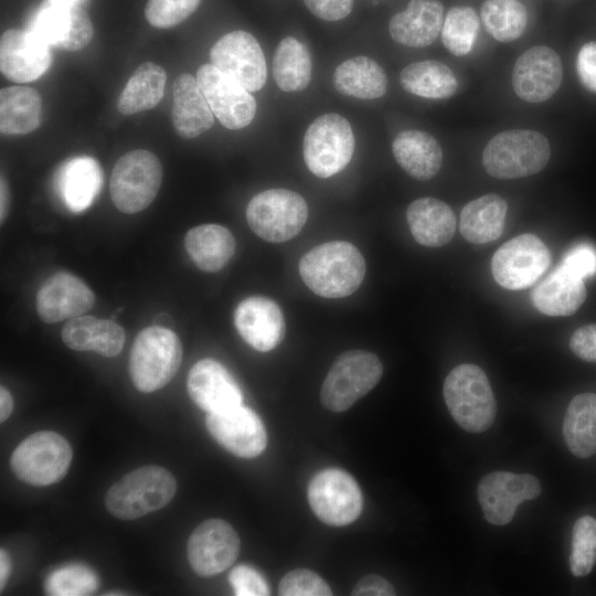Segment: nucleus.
<instances>
[{
    "instance_id": "obj_33",
    "label": "nucleus",
    "mask_w": 596,
    "mask_h": 596,
    "mask_svg": "<svg viewBox=\"0 0 596 596\" xmlns=\"http://www.w3.org/2000/svg\"><path fill=\"white\" fill-rule=\"evenodd\" d=\"M40 94L28 86H9L0 91V131L3 135H25L41 123Z\"/></svg>"
},
{
    "instance_id": "obj_5",
    "label": "nucleus",
    "mask_w": 596,
    "mask_h": 596,
    "mask_svg": "<svg viewBox=\"0 0 596 596\" xmlns=\"http://www.w3.org/2000/svg\"><path fill=\"white\" fill-rule=\"evenodd\" d=\"M182 345L170 329L151 326L141 330L130 351L129 373L141 392H153L166 386L179 370Z\"/></svg>"
},
{
    "instance_id": "obj_48",
    "label": "nucleus",
    "mask_w": 596,
    "mask_h": 596,
    "mask_svg": "<svg viewBox=\"0 0 596 596\" xmlns=\"http://www.w3.org/2000/svg\"><path fill=\"white\" fill-rule=\"evenodd\" d=\"M576 71L582 85L596 93V41L585 43L578 51Z\"/></svg>"
},
{
    "instance_id": "obj_28",
    "label": "nucleus",
    "mask_w": 596,
    "mask_h": 596,
    "mask_svg": "<svg viewBox=\"0 0 596 596\" xmlns=\"http://www.w3.org/2000/svg\"><path fill=\"white\" fill-rule=\"evenodd\" d=\"M392 152L400 167L419 181L433 179L443 162L440 145L430 134L422 130L408 129L397 134Z\"/></svg>"
},
{
    "instance_id": "obj_43",
    "label": "nucleus",
    "mask_w": 596,
    "mask_h": 596,
    "mask_svg": "<svg viewBox=\"0 0 596 596\" xmlns=\"http://www.w3.org/2000/svg\"><path fill=\"white\" fill-rule=\"evenodd\" d=\"M281 596H330L329 585L315 572L297 568L288 572L279 583Z\"/></svg>"
},
{
    "instance_id": "obj_9",
    "label": "nucleus",
    "mask_w": 596,
    "mask_h": 596,
    "mask_svg": "<svg viewBox=\"0 0 596 596\" xmlns=\"http://www.w3.org/2000/svg\"><path fill=\"white\" fill-rule=\"evenodd\" d=\"M308 206L297 192L269 189L253 196L246 207V220L260 238L283 243L296 236L307 222Z\"/></svg>"
},
{
    "instance_id": "obj_16",
    "label": "nucleus",
    "mask_w": 596,
    "mask_h": 596,
    "mask_svg": "<svg viewBox=\"0 0 596 596\" xmlns=\"http://www.w3.org/2000/svg\"><path fill=\"white\" fill-rule=\"evenodd\" d=\"M241 542L231 524L221 519H210L199 524L188 541V560L201 576L224 572L236 560Z\"/></svg>"
},
{
    "instance_id": "obj_41",
    "label": "nucleus",
    "mask_w": 596,
    "mask_h": 596,
    "mask_svg": "<svg viewBox=\"0 0 596 596\" xmlns=\"http://www.w3.org/2000/svg\"><path fill=\"white\" fill-rule=\"evenodd\" d=\"M596 563V519L590 515L579 518L572 533L570 568L574 576H585Z\"/></svg>"
},
{
    "instance_id": "obj_8",
    "label": "nucleus",
    "mask_w": 596,
    "mask_h": 596,
    "mask_svg": "<svg viewBox=\"0 0 596 596\" xmlns=\"http://www.w3.org/2000/svg\"><path fill=\"white\" fill-rule=\"evenodd\" d=\"M162 181V167L158 157L143 149L120 157L110 177V196L115 206L127 214L148 207Z\"/></svg>"
},
{
    "instance_id": "obj_23",
    "label": "nucleus",
    "mask_w": 596,
    "mask_h": 596,
    "mask_svg": "<svg viewBox=\"0 0 596 596\" xmlns=\"http://www.w3.org/2000/svg\"><path fill=\"white\" fill-rule=\"evenodd\" d=\"M188 393L193 403L207 413L225 411L242 405L240 385L219 361H198L188 375Z\"/></svg>"
},
{
    "instance_id": "obj_10",
    "label": "nucleus",
    "mask_w": 596,
    "mask_h": 596,
    "mask_svg": "<svg viewBox=\"0 0 596 596\" xmlns=\"http://www.w3.org/2000/svg\"><path fill=\"white\" fill-rule=\"evenodd\" d=\"M73 450L68 441L54 432L28 436L13 450L11 468L15 476L32 486H49L68 471Z\"/></svg>"
},
{
    "instance_id": "obj_6",
    "label": "nucleus",
    "mask_w": 596,
    "mask_h": 596,
    "mask_svg": "<svg viewBox=\"0 0 596 596\" xmlns=\"http://www.w3.org/2000/svg\"><path fill=\"white\" fill-rule=\"evenodd\" d=\"M383 364L371 352L347 351L331 365L321 387V403L332 412H344L381 380Z\"/></svg>"
},
{
    "instance_id": "obj_42",
    "label": "nucleus",
    "mask_w": 596,
    "mask_h": 596,
    "mask_svg": "<svg viewBox=\"0 0 596 596\" xmlns=\"http://www.w3.org/2000/svg\"><path fill=\"white\" fill-rule=\"evenodd\" d=\"M201 0H148L145 15L156 28H171L189 18Z\"/></svg>"
},
{
    "instance_id": "obj_25",
    "label": "nucleus",
    "mask_w": 596,
    "mask_h": 596,
    "mask_svg": "<svg viewBox=\"0 0 596 596\" xmlns=\"http://www.w3.org/2000/svg\"><path fill=\"white\" fill-rule=\"evenodd\" d=\"M55 185L65 206L82 212L92 205L103 185L100 166L91 157L73 158L58 169Z\"/></svg>"
},
{
    "instance_id": "obj_40",
    "label": "nucleus",
    "mask_w": 596,
    "mask_h": 596,
    "mask_svg": "<svg viewBox=\"0 0 596 596\" xmlns=\"http://www.w3.org/2000/svg\"><path fill=\"white\" fill-rule=\"evenodd\" d=\"M98 584V576L87 565L67 564L46 577L44 588L52 596H84L92 595Z\"/></svg>"
},
{
    "instance_id": "obj_49",
    "label": "nucleus",
    "mask_w": 596,
    "mask_h": 596,
    "mask_svg": "<svg viewBox=\"0 0 596 596\" xmlns=\"http://www.w3.org/2000/svg\"><path fill=\"white\" fill-rule=\"evenodd\" d=\"M570 348L579 359L596 363V323L577 328L570 339Z\"/></svg>"
},
{
    "instance_id": "obj_18",
    "label": "nucleus",
    "mask_w": 596,
    "mask_h": 596,
    "mask_svg": "<svg viewBox=\"0 0 596 596\" xmlns=\"http://www.w3.org/2000/svg\"><path fill=\"white\" fill-rule=\"evenodd\" d=\"M206 427L223 448L241 458H254L267 445L263 422L253 409L243 405L209 413Z\"/></svg>"
},
{
    "instance_id": "obj_7",
    "label": "nucleus",
    "mask_w": 596,
    "mask_h": 596,
    "mask_svg": "<svg viewBox=\"0 0 596 596\" xmlns=\"http://www.w3.org/2000/svg\"><path fill=\"white\" fill-rule=\"evenodd\" d=\"M354 146L350 123L339 114H323L310 124L305 134L304 160L310 172L327 179L348 166Z\"/></svg>"
},
{
    "instance_id": "obj_2",
    "label": "nucleus",
    "mask_w": 596,
    "mask_h": 596,
    "mask_svg": "<svg viewBox=\"0 0 596 596\" xmlns=\"http://www.w3.org/2000/svg\"><path fill=\"white\" fill-rule=\"evenodd\" d=\"M444 398L455 422L470 433H482L494 422L497 403L490 382L476 364L465 363L447 375Z\"/></svg>"
},
{
    "instance_id": "obj_50",
    "label": "nucleus",
    "mask_w": 596,
    "mask_h": 596,
    "mask_svg": "<svg viewBox=\"0 0 596 596\" xmlns=\"http://www.w3.org/2000/svg\"><path fill=\"white\" fill-rule=\"evenodd\" d=\"M312 14L324 21H339L348 17L353 0H304Z\"/></svg>"
},
{
    "instance_id": "obj_55",
    "label": "nucleus",
    "mask_w": 596,
    "mask_h": 596,
    "mask_svg": "<svg viewBox=\"0 0 596 596\" xmlns=\"http://www.w3.org/2000/svg\"><path fill=\"white\" fill-rule=\"evenodd\" d=\"M50 2H53V3H58V4H77L79 6V2L82 0H49Z\"/></svg>"
},
{
    "instance_id": "obj_11",
    "label": "nucleus",
    "mask_w": 596,
    "mask_h": 596,
    "mask_svg": "<svg viewBox=\"0 0 596 596\" xmlns=\"http://www.w3.org/2000/svg\"><path fill=\"white\" fill-rule=\"evenodd\" d=\"M308 501L318 519L331 526L352 523L363 505L362 492L354 478L337 468L321 470L310 480Z\"/></svg>"
},
{
    "instance_id": "obj_45",
    "label": "nucleus",
    "mask_w": 596,
    "mask_h": 596,
    "mask_svg": "<svg viewBox=\"0 0 596 596\" xmlns=\"http://www.w3.org/2000/svg\"><path fill=\"white\" fill-rule=\"evenodd\" d=\"M228 582L236 596H266L270 594L265 578L253 567L238 565L234 567Z\"/></svg>"
},
{
    "instance_id": "obj_30",
    "label": "nucleus",
    "mask_w": 596,
    "mask_h": 596,
    "mask_svg": "<svg viewBox=\"0 0 596 596\" xmlns=\"http://www.w3.org/2000/svg\"><path fill=\"white\" fill-rule=\"evenodd\" d=\"M184 247L198 268L221 270L235 252V240L228 228L219 224H203L188 231Z\"/></svg>"
},
{
    "instance_id": "obj_52",
    "label": "nucleus",
    "mask_w": 596,
    "mask_h": 596,
    "mask_svg": "<svg viewBox=\"0 0 596 596\" xmlns=\"http://www.w3.org/2000/svg\"><path fill=\"white\" fill-rule=\"evenodd\" d=\"M13 400L10 392L4 387H0V421L4 422L12 413Z\"/></svg>"
},
{
    "instance_id": "obj_24",
    "label": "nucleus",
    "mask_w": 596,
    "mask_h": 596,
    "mask_svg": "<svg viewBox=\"0 0 596 596\" xmlns=\"http://www.w3.org/2000/svg\"><path fill=\"white\" fill-rule=\"evenodd\" d=\"M444 6L438 0H411L404 11L389 22L392 39L408 47H425L436 41L444 23Z\"/></svg>"
},
{
    "instance_id": "obj_1",
    "label": "nucleus",
    "mask_w": 596,
    "mask_h": 596,
    "mask_svg": "<svg viewBox=\"0 0 596 596\" xmlns=\"http://www.w3.org/2000/svg\"><path fill=\"white\" fill-rule=\"evenodd\" d=\"M365 260L351 243L333 241L307 252L299 262V274L307 287L324 298L353 294L365 276Z\"/></svg>"
},
{
    "instance_id": "obj_17",
    "label": "nucleus",
    "mask_w": 596,
    "mask_h": 596,
    "mask_svg": "<svg viewBox=\"0 0 596 596\" xmlns=\"http://www.w3.org/2000/svg\"><path fill=\"white\" fill-rule=\"evenodd\" d=\"M563 66L551 47L538 45L523 52L514 63L512 87L519 98L529 103L550 99L560 88Z\"/></svg>"
},
{
    "instance_id": "obj_19",
    "label": "nucleus",
    "mask_w": 596,
    "mask_h": 596,
    "mask_svg": "<svg viewBox=\"0 0 596 596\" xmlns=\"http://www.w3.org/2000/svg\"><path fill=\"white\" fill-rule=\"evenodd\" d=\"M30 30L49 45L66 51L84 49L94 34L92 21L81 6L50 1L33 15Z\"/></svg>"
},
{
    "instance_id": "obj_12",
    "label": "nucleus",
    "mask_w": 596,
    "mask_h": 596,
    "mask_svg": "<svg viewBox=\"0 0 596 596\" xmlns=\"http://www.w3.org/2000/svg\"><path fill=\"white\" fill-rule=\"evenodd\" d=\"M550 263L551 254L546 245L536 235L522 234L497 249L491 270L500 286L520 290L533 285Z\"/></svg>"
},
{
    "instance_id": "obj_27",
    "label": "nucleus",
    "mask_w": 596,
    "mask_h": 596,
    "mask_svg": "<svg viewBox=\"0 0 596 596\" xmlns=\"http://www.w3.org/2000/svg\"><path fill=\"white\" fill-rule=\"evenodd\" d=\"M406 220L415 241L427 247H440L449 243L457 226L451 207L435 198L413 201L406 210Z\"/></svg>"
},
{
    "instance_id": "obj_14",
    "label": "nucleus",
    "mask_w": 596,
    "mask_h": 596,
    "mask_svg": "<svg viewBox=\"0 0 596 596\" xmlns=\"http://www.w3.org/2000/svg\"><path fill=\"white\" fill-rule=\"evenodd\" d=\"M198 84L217 120L227 129L248 126L256 114V102L249 91L212 64L196 72Z\"/></svg>"
},
{
    "instance_id": "obj_4",
    "label": "nucleus",
    "mask_w": 596,
    "mask_h": 596,
    "mask_svg": "<svg viewBox=\"0 0 596 596\" xmlns=\"http://www.w3.org/2000/svg\"><path fill=\"white\" fill-rule=\"evenodd\" d=\"M174 477L159 466L132 470L107 491V510L121 520H134L166 507L174 497Z\"/></svg>"
},
{
    "instance_id": "obj_34",
    "label": "nucleus",
    "mask_w": 596,
    "mask_h": 596,
    "mask_svg": "<svg viewBox=\"0 0 596 596\" xmlns=\"http://www.w3.org/2000/svg\"><path fill=\"white\" fill-rule=\"evenodd\" d=\"M563 436L574 456L588 458L596 453V394L582 393L572 398L564 416Z\"/></svg>"
},
{
    "instance_id": "obj_53",
    "label": "nucleus",
    "mask_w": 596,
    "mask_h": 596,
    "mask_svg": "<svg viewBox=\"0 0 596 596\" xmlns=\"http://www.w3.org/2000/svg\"><path fill=\"white\" fill-rule=\"evenodd\" d=\"M9 204H10V194H9V188L7 184V181L3 177H1L0 182V219L1 223L6 220L8 212H9Z\"/></svg>"
},
{
    "instance_id": "obj_26",
    "label": "nucleus",
    "mask_w": 596,
    "mask_h": 596,
    "mask_svg": "<svg viewBox=\"0 0 596 596\" xmlns=\"http://www.w3.org/2000/svg\"><path fill=\"white\" fill-rule=\"evenodd\" d=\"M213 116L196 77L188 73L179 75L173 83L172 105V123L178 135L185 139L202 135L212 127Z\"/></svg>"
},
{
    "instance_id": "obj_35",
    "label": "nucleus",
    "mask_w": 596,
    "mask_h": 596,
    "mask_svg": "<svg viewBox=\"0 0 596 596\" xmlns=\"http://www.w3.org/2000/svg\"><path fill=\"white\" fill-rule=\"evenodd\" d=\"M400 83L406 92L430 99L448 98L458 88L453 71L435 60L408 64L400 74Z\"/></svg>"
},
{
    "instance_id": "obj_38",
    "label": "nucleus",
    "mask_w": 596,
    "mask_h": 596,
    "mask_svg": "<svg viewBox=\"0 0 596 596\" xmlns=\"http://www.w3.org/2000/svg\"><path fill=\"white\" fill-rule=\"evenodd\" d=\"M480 15L486 31L502 43L519 39L528 24L526 10L518 0H486Z\"/></svg>"
},
{
    "instance_id": "obj_51",
    "label": "nucleus",
    "mask_w": 596,
    "mask_h": 596,
    "mask_svg": "<svg viewBox=\"0 0 596 596\" xmlns=\"http://www.w3.org/2000/svg\"><path fill=\"white\" fill-rule=\"evenodd\" d=\"M354 596H393L395 590L391 583L379 575L362 577L352 590Z\"/></svg>"
},
{
    "instance_id": "obj_39",
    "label": "nucleus",
    "mask_w": 596,
    "mask_h": 596,
    "mask_svg": "<svg viewBox=\"0 0 596 596\" xmlns=\"http://www.w3.org/2000/svg\"><path fill=\"white\" fill-rule=\"evenodd\" d=\"M479 25V18L472 8L453 7L444 19L440 32L443 44L455 56L467 55L475 45Z\"/></svg>"
},
{
    "instance_id": "obj_31",
    "label": "nucleus",
    "mask_w": 596,
    "mask_h": 596,
    "mask_svg": "<svg viewBox=\"0 0 596 596\" xmlns=\"http://www.w3.org/2000/svg\"><path fill=\"white\" fill-rule=\"evenodd\" d=\"M507 201L489 193L467 203L459 219L461 235L473 244H486L497 240L503 232Z\"/></svg>"
},
{
    "instance_id": "obj_36",
    "label": "nucleus",
    "mask_w": 596,
    "mask_h": 596,
    "mask_svg": "<svg viewBox=\"0 0 596 596\" xmlns=\"http://www.w3.org/2000/svg\"><path fill=\"white\" fill-rule=\"evenodd\" d=\"M166 79L160 65L151 62L139 65L118 97L119 113L132 115L153 108L163 96Z\"/></svg>"
},
{
    "instance_id": "obj_3",
    "label": "nucleus",
    "mask_w": 596,
    "mask_h": 596,
    "mask_svg": "<svg viewBox=\"0 0 596 596\" xmlns=\"http://www.w3.org/2000/svg\"><path fill=\"white\" fill-rule=\"evenodd\" d=\"M551 156L544 135L531 129H510L493 136L482 152L483 168L493 178L508 180L535 174Z\"/></svg>"
},
{
    "instance_id": "obj_22",
    "label": "nucleus",
    "mask_w": 596,
    "mask_h": 596,
    "mask_svg": "<svg viewBox=\"0 0 596 596\" xmlns=\"http://www.w3.org/2000/svg\"><path fill=\"white\" fill-rule=\"evenodd\" d=\"M234 324L245 342L260 352L276 348L286 332L279 306L264 296L242 300L234 311Z\"/></svg>"
},
{
    "instance_id": "obj_47",
    "label": "nucleus",
    "mask_w": 596,
    "mask_h": 596,
    "mask_svg": "<svg viewBox=\"0 0 596 596\" xmlns=\"http://www.w3.org/2000/svg\"><path fill=\"white\" fill-rule=\"evenodd\" d=\"M560 265L582 279L594 276L596 248L589 244H578L565 254Z\"/></svg>"
},
{
    "instance_id": "obj_29",
    "label": "nucleus",
    "mask_w": 596,
    "mask_h": 596,
    "mask_svg": "<svg viewBox=\"0 0 596 596\" xmlns=\"http://www.w3.org/2000/svg\"><path fill=\"white\" fill-rule=\"evenodd\" d=\"M586 288L582 278L561 265L538 284L532 292L534 307L552 317L571 316L586 299Z\"/></svg>"
},
{
    "instance_id": "obj_13",
    "label": "nucleus",
    "mask_w": 596,
    "mask_h": 596,
    "mask_svg": "<svg viewBox=\"0 0 596 596\" xmlns=\"http://www.w3.org/2000/svg\"><path fill=\"white\" fill-rule=\"evenodd\" d=\"M211 64L251 93L265 86L267 66L257 40L237 30L220 38L210 51Z\"/></svg>"
},
{
    "instance_id": "obj_32",
    "label": "nucleus",
    "mask_w": 596,
    "mask_h": 596,
    "mask_svg": "<svg viewBox=\"0 0 596 596\" xmlns=\"http://www.w3.org/2000/svg\"><path fill=\"white\" fill-rule=\"evenodd\" d=\"M332 84L342 95L360 99H376L387 89V77L382 66L368 56H354L333 72Z\"/></svg>"
},
{
    "instance_id": "obj_37",
    "label": "nucleus",
    "mask_w": 596,
    "mask_h": 596,
    "mask_svg": "<svg viewBox=\"0 0 596 596\" xmlns=\"http://www.w3.org/2000/svg\"><path fill=\"white\" fill-rule=\"evenodd\" d=\"M312 64L306 46L294 36L284 38L273 57L277 86L287 93L306 89L311 81Z\"/></svg>"
},
{
    "instance_id": "obj_20",
    "label": "nucleus",
    "mask_w": 596,
    "mask_h": 596,
    "mask_svg": "<svg viewBox=\"0 0 596 596\" xmlns=\"http://www.w3.org/2000/svg\"><path fill=\"white\" fill-rule=\"evenodd\" d=\"M49 46L31 30H7L0 40L1 73L14 83L38 79L50 66Z\"/></svg>"
},
{
    "instance_id": "obj_21",
    "label": "nucleus",
    "mask_w": 596,
    "mask_h": 596,
    "mask_svg": "<svg viewBox=\"0 0 596 596\" xmlns=\"http://www.w3.org/2000/svg\"><path fill=\"white\" fill-rule=\"evenodd\" d=\"M94 302L92 289L81 278L65 272L50 276L36 294V311L46 323L84 315Z\"/></svg>"
},
{
    "instance_id": "obj_54",
    "label": "nucleus",
    "mask_w": 596,
    "mask_h": 596,
    "mask_svg": "<svg viewBox=\"0 0 596 596\" xmlns=\"http://www.w3.org/2000/svg\"><path fill=\"white\" fill-rule=\"evenodd\" d=\"M11 572V561L8 553L1 549L0 550V588L3 589L7 579Z\"/></svg>"
},
{
    "instance_id": "obj_44",
    "label": "nucleus",
    "mask_w": 596,
    "mask_h": 596,
    "mask_svg": "<svg viewBox=\"0 0 596 596\" xmlns=\"http://www.w3.org/2000/svg\"><path fill=\"white\" fill-rule=\"evenodd\" d=\"M125 330L115 321L98 319L96 322L92 351L107 356H116L125 343Z\"/></svg>"
},
{
    "instance_id": "obj_15",
    "label": "nucleus",
    "mask_w": 596,
    "mask_h": 596,
    "mask_svg": "<svg viewBox=\"0 0 596 596\" xmlns=\"http://www.w3.org/2000/svg\"><path fill=\"white\" fill-rule=\"evenodd\" d=\"M540 481L529 473L493 471L481 478L477 497L486 520L494 525L512 521L517 507L540 496Z\"/></svg>"
},
{
    "instance_id": "obj_46",
    "label": "nucleus",
    "mask_w": 596,
    "mask_h": 596,
    "mask_svg": "<svg viewBox=\"0 0 596 596\" xmlns=\"http://www.w3.org/2000/svg\"><path fill=\"white\" fill-rule=\"evenodd\" d=\"M97 318L77 316L68 319L62 329L63 342L76 351H92L93 331Z\"/></svg>"
}]
</instances>
